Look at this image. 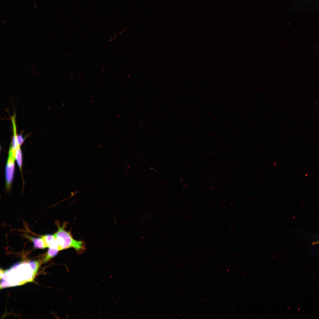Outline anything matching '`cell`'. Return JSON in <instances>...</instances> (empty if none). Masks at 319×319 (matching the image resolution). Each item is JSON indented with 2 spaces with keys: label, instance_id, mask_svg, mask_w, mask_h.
<instances>
[{
  "label": "cell",
  "instance_id": "cell-7",
  "mask_svg": "<svg viewBox=\"0 0 319 319\" xmlns=\"http://www.w3.org/2000/svg\"><path fill=\"white\" fill-rule=\"evenodd\" d=\"M25 137L24 138L21 134L17 135V141L19 145L20 146L22 144L25 139Z\"/></svg>",
  "mask_w": 319,
  "mask_h": 319
},
{
  "label": "cell",
  "instance_id": "cell-1",
  "mask_svg": "<svg viewBox=\"0 0 319 319\" xmlns=\"http://www.w3.org/2000/svg\"><path fill=\"white\" fill-rule=\"evenodd\" d=\"M56 224L58 230L53 235L59 251L71 248H74L78 253H82L85 250V242L75 240L70 232L65 230L66 223L64 222L61 226L58 222H57Z\"/></svg>",
  "mask_w": 319,
  "mask_h": 319
},
{
  "label": "cell",
  "instance_id": "cell-3",
  "mask_svg": "<svg viewBox=\"0 0 319 319\" xmlns=\"http://www.w3.org/2000/svg\"><path fill=\"white\" fill-rule=\"evenodd\" d=\"M41 237L46 248H56L58 249V245L54 235L48 234Z\"/></svg>",
  "mask_w": 319,
  "mask_h": 319
},
{
  "label": "cell",
  "instance_id": "cell-2",
  "mask_svg": "<svg viewBox=\"0 0 319 319\" xmlns=\"http://www.w3.org/2000/svg\"><path fill=\"white\" fill-rule=\"evenodd\" d=\"M15 155L9 150L5 169V178L7 188L9 189L12 182L14 170Z\"/></svg>",
  "mask_w": 319,
  "mask_h": 319
},
{
  "label": "cell",
  "instance_id": "cell-8",
  "mask_svg": "<svg viewBox=\"0 0 319 319\" xmlns=\"http://www.w3.org/2000/svg\"><path fill=\"white\" fill-rule=\"evenodd\" d=\"M318 244H319V241L313 242L312 243V245H316Z\"/></svg>",
  "mask_w": 319,
  "mask_h": 319
},
{
  "label": "cell",
  "instance_id": "cell-4",
  "mask_svg": "<svg viewBox=\"0 0 319 319\" xmlns=\"http://www.w3.org/2000/svg\"><path fill=\"white\" fill-rule=\"evenodd\" d=\"M27 236L32 242L35 248L43 249L46 248L41 237H36Z\"/></svg>",
  "mask_w": 319,
  "mask_h": 319
},
{
  "label": "cell",
  "instance_id": "cell-6",
  "mask_svg": "<svg viewBox=\"0 0 319 319\" xmlns=\"http://www.w3.org/2000/svg\"><path fill=\"white\" fill-rule=\"evenodd\" d=\"M46 255V259H47L56 255L59 251L56 248H49Z\"/></svg>",
  "mask_w": 319,
  "mask_h": 319
},
{
  "label": "cell",
  "instance_id": "cell-5",
  "mask_svg": "<svg viewBox=\"0 0 319 319\" xmlns=\"http://www.w3.org/2000/svg\"><path fill=\"white\" fill-rule=\"evenodd\" d=\"M15 159L18 165L21 170L22 165V156L20 146L18 147L16 150Z\"/></svg>",
  "mask_w": 319,
  "mask_h": 319
}]
</instances>
